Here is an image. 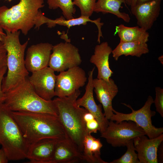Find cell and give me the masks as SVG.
Wrapping results in <instances>:
<instances>
[{
    "label": "cell",
    "mask_w": 163,
    "mask_h": 163,
    "mask_svg": "<svg viewBox=\"0 0 163 163\" xmlns=\"http://www.w3.org/2000/svg\"><path fill=\"white\" fill-rule=\"evenodd\" d=\"M48 7L50 9L59 8L64 18L69 20L74 18L76 9L72 0H47Z\"/></svg>",
    "instance_id": "obj_24"
},
{
    "label": "cell",
    "mask_w": 163,
    "mask_h": 163,
    "mask_svg": "<svg viewBox=\"0 0 163 163\" xmlns=\"http://www.w3.org/2000/svg\"><path fill=\"white\" fill-rule=\"evenodd\" d=\"M146 133L140 127L131 121H123L118 123L110 120L101 137L114 147L126 146L129 141Z\"/></svg>",
    "instance_id": "obj_8"
},
{
    "label": "cell",
    "mask_w": 163,
    "mask_h": 163,
    "mask_svg": "<svg viewBox=\"0 0 163 163\" xmlns=\"http://www.w3.org/2000/svg\"><path fill=\"white\" fill-rule=\"evenodd\" d=\"M83 160V154L68 138L58 140L47 163H74Z\"/></svg>",
    "instance_id": "obj_17"
},
{
    "label": "cell",
    "mask_w": 163,
    "mask_h": 163,
    "mask_svg": "<svg viewBox=\"0 0 163 163\" xmlns=\"http://www.w3.org/2000/svg\"><path fill=\"white\" fill-rule=\"evenodd\" d=\"M112 50L107 42L95 46L94 54L91 56L90 61L97 68V78L108 81L113 73L110 68L109 63V56Z\"/></svg>",
    "instance_id": "obj_18"
},
{
    "label": "cell",
    "mask_w": 163,
    "mask_h": 163,
    "mask_svg": "<svg viewBox=\"0 0 163 163\" xmlns=\"http://www.w3.org/2000/svg\"><path fill=\"white\" fill-rule=\"evenodd\" d=\"M12 114L30 146L43 139L59 140L68 138L57 116L20 111H12Z\"/></svg>",
    "instance_id": "obj_1"
},
{
    "label": "cell",
    "mask_w": 163,
    "mask_h": 163,
    "mask_svg": "<svg viewBox=\"0 0 163 163\" xmlns=\"http://www.w3.org/2000/svg\"><path fill=\"white\" fill-rule=\"evenodd\" d=\"M7 70V67L4 68L0 73V102H3L5 97V94L2 88V83L4 75Z\"/></svg>",
    "instance_id": "obj_30"
},
{
    "label": "cell",
    "mask_w": 163,
    "mask_h": 163,
    "mask_svg": "<svg viewBox=\"0 0 163 163\" xmlns=\"http://www.w3.org/2000/svg\"><path fill=\"white\" fill-rule=\"evenodd\" d=\"M94 69V67L89 71L88 82L85 87V93L82 97L77 99L76 103L78 106L84 107L94 116L99 123L100 132L102 133L105 130L109 121L105 118L102 112L101 105H97L94 98L93 80Z\"/></svg>",
    "instance_id": "obj_13"
},
{
    "label": "cell",
    "mask_w": 163,
    "mask_h": 163,
    "mask_svg": "<svg viewBox=\"0 0 163 163\" xmlns=\"http://www.w3.org/2000/svg\"><path fill=\"white\" fill-rule=\"evenodd\" d=\"M96 0H73L74 5L80 9L81 15L90 17L94 12Z\"/></svg>",
    "instance_id": "obj_26"
},
{
    "label": "cell",
    "mask_w": 163,
    "mask_h": 163,
    "mask_svg": "<svg viewBox=\"0 0 163 163\" xmlns=\"http://www.w3.org/2000/svg\"><path fill=\"white\" fill-rule=\"evenodd\" d=\"M5 32L6 34L2 41L7 53L8 71L2 83V88L5 93L24 82L29 75L24 59L29 39L21 44L19 39L20 31L13 33Z\"/></svg>",
    "instance_id": "obj_3"
},
{
    "label": "cell",
    "mask_w": 163,
    "mask_h": 163,
    "mask_svg": "<svg viewBox=\"0 0 163 163\" xmlns=\"http://www.w3.org/2000/svg\"><path fill=\"white\" fill-rule=\"evenodd\" d=\"M123 3L125 4L124 0H97L96 2L94 12L97 13L101 12L104 14H111L128 23L130 20L129 14L121 12L120 10Z\"/></svg>",
    "instance_id": "obj_23"
},
{
    "label": "cell",
    "mask_w": 163,
    "mask_h": 163,
    "mask_svg": "<svg viewBox=\"0 0 163 163\" xmlns=\"http://www.w3.org/2000/svg\"><path fill=\"white\" fill-rule=\"evenodd\" d=\"M154 100L151 96H148L143 106L137 110H134L129 104L123 103L131 110V113H124L113 109V113L110 120L116 121L117 123L123 121H133L143 129L149 138H155L163 133V128H157L152 124V117L156 113L155 111L151 109Z\"/></svg>",
    "instance_id": "obj_7"
},
{
    "label": "cell",
    "mask_w": 163,
    "mask_h": 163,
    "mask_svg": "<svg viewBox=\"0 0 163 163\" xmlns=\"http://www.w3.org/2000/svg\"><path fill=\"white\" fill-rule=\"evenodd\" d=\"M4 30L0 25V41H2L3 37L6 34L4 32Z\"/></svg>",
    "instance_id": "obj_34"
},
{
    "label": "cell",
    "mask_w": 163,
    "mask_h": 163,
    "mask_svg": "<svg viewBox=\"0 0 163 163\" xmlns=\"http://www.w3.org/2000/svg\"><path fill=\"white\" fill-rule=\"evenodd\" d=\"M44 0H20L17 4L8 8L0 7V25L5 31H21L26 35L35 25L40 8L44 6Z\"/></svg>",
    "instance_id": "obj_4"
},
{
    "label": "cell",
    "mask_w": 163,
    "mask_h": 163,
    "mask_svg": "<svg viewBox=\"0 0 163 163\" xmlns=\"http://www.w3.org/2000/svg\"><path fill=\"white\" fill-rule=\"evenodd\" d=\"M5 94L3 102L12 111L42 113L58 115L53 100H45L37 94L28 78Z\"/></svg>",
    "instance_id": "obj_5"
},
{
    "label": "cell",
    "mask_w": 163,
    "mask_h": 163,
    "mask_svg": "<svg viewBox=\"0 0 163 163\" xmlns=\"http://www.w3.org/2000/svg\"><path fill=\"white\" fill-rule=\"evenodd\" d=\"M93 83L97 98L103 107L104 115L107 120H110L113 113L112 100L118 92V87L110 78L108 81L93 79Z\"/></svg>",
    "instance_id": "obj_12"
},
{
    "label": "cell",
    "mask_w": 163,
    "mask_h": 163,
    "mask_svg": "<svg viewBox=\"0 0 163 163\" xmlns=\"http://www.w3.org/2000/svg\"><path fill=\"white\" fill-rule=\"evenodd\" d=\"M58 140L53 139H41L29 146L26 158L30 163H47L54 153Z\"/></svg>",
    "instance_id": "obj_19"
},
{
    "label": "cell",
    "mask_w": 163,
    "mask_h": 163,
    "mask_svg": "<svg viewBox=\"0 0 163 163\" xmlns=\"http://www.w3.org/2000/svg\"><path fill=\"white\" fill-rule=\"evenodd\" d=\"M48 67L60 72L76 66L82 62L78 49L70 42H61L53 46Z\"/></svg>",
    "instance_id": "obj_9"
},
{
    "label": "cell",
    "mask_w": 163,
    "mask_h": 163,
    "mask_svg": "<svg viewBox=\"0 0 163 163\" xmlns=\"http://www.w3.org/2000/svg\"><path fill=\"white\" fill-rule=\"evenodd\" d=\"M158 59L160 62L163 65V55L159 56L158 58Z\"/></svg>",
    "instance_id": "obj_36"
},
{
    "label": "cell",
    "mask_w": 163,
    "mask_h": 163,
    "mask_svg": "<svg viewBox=\"0 0 163 163\" xmlns=\"http://www.w3.org/2000/svg\"><path fill=\"white\" fill-rule=\"evenodd\" d=\"M162 0H153L130 6L139 26L146 31L150 29L159 17Z\"/></svg>",
    "instance_id": "obj_15"
},
{
    "label": "cell",
    "mask_w": 163,
    "mask_h": 163,
    "mask_svg": "<svg viewBox=\"0 0 163 163\" xmlns=\"http://www.w3.org/2000/svg\"><path fill=\"white\" fill-rule=\"evenodd\" d=\"M163 148L162 142L159 146L157 151L158 153V154L157 155L158 161L159 160L158 162L160 163L163 162Z\"/></svg>",
    "instance_id": "obj_32"
},
{
    "label": "cell",
    "mask_w": 163,
    "mask_h": 163,
    "mask_svg": "<svg viewBox=\"0 0 163 163\" xmlns=\"http://www.w3.org/2000/svg\"><path fill=\"white\" fill-rule=\"evenodd\" d=\"M126 146L127 149L125 154L119 158L110 163H139L137 153L136 152L133 139L128 142Z\"/></svg>",
    "instance_id": "obj_25"
},
{
    "label": "cell",
    "mask_w": 163,
    "mask_h": 163,
    "mask_svg": "<svg viewBox=\"0 0 163 163\" xmlns=\"http://www.w3.org/2000/svg\"><path fill=\"white\" fill-rule=\"evenodd\" d=\"M83 118L88 133H96L98 131H100L98 122L94 116L86 110L83 114Z\"/></svg>",
    "instance_id": "obj_27"
},
{
    "label": "cell",
    "mask_w": 163,
    "mask_h": 163,
    "mask_svg": "<svg viewBox=\"0 0 163 163\" xmlns=\"http://www.w3.org/2000/svg\"><path fill=\"white\" fill-rule=\"evenodd\" d=\"M87 79L85 71L79 66L60 72L56 76L55 96L62 97L71 95L83 87Z\"/></svg>",
    "instance_id": "obj_10"
},
{
    "label": "cell",
    "mask_w": 163,
    "mask_h": 163,
    "mask_svg": "<svg viewBox=\"0 0 163 163\" xmlns=\"http://www.w3.org/2000/svg\"><path fill=\"white\" fill-rule=\"evenodd\" d=\"M56 76L55 71L48 66L32 72L28 80L37 94L43 99L50 101L55 96Z\"/></svg>",
    "instance_id": "obj_11"
},
{
    "label": "cell",
    "mask_w": 163,
    "mask_h": 163,
    "mask_svg": "<svg viewBox=\"0 0 163 163\" xmlns=\"http://www.w3.org/2000/svg\"><path fill=\"white\" fill-rule=\"evenodd\" d=\"M155 98L154 103L156 111L163 117V89L157 87L155 88Z\"/></svg>",
    "instance_id": "obj_28"
},
{
    "label": "cell",
    "mask_w": 163,
    "mask_h": 163,
    "mask_svg": "<svg viewBox=\"0 0 163 163\" xmlns=\"http://www.w3.org/2000/svg\"><path fill=\"white\" fill-rule=\"evenodd\" d=\"M53 46L48 43H41L28 47L25 59L28 72L32 73L48 66Z\"/></svg>",
    "instance_id": "obj_14"
},
{
    "label": "cell",
    "mask_w": 163,
    "mask_h": 163,
    "mask_svg": "<svg viewBox=\"0 0 163 163\" xmlns=\"http://www.w3.org/2000/svg\"><path fill=\"white\" fill-rule=\"evenodd\" d=\"M103 146L99 139L88 134L83 141L84 161L90 163H108L101 157V149Z\"/></svg>",
    "instance_id": "obj_21"
},
{
    "label": "cell",
    "mask_w": 163,
    "mask_h": 163,
    "mask_svg": "<svg viewBox=\"0 0 163 163\" xmlns=\"http://www.w3.org/2000/svg\"><path fill=\"white\" fill-rule=\"evenodd\" d=\"M115 34L118 35L120 41L123 42L137 41L147 43L149 37L147 31L138 26L128 27L123 24L116 26Z\"/></svg>",
    "instance_id": "obj_22"
},
{
    "label": "cell",
    "mask_w": 163,
    "mask_h": 163,
    "mask_svg": "<svg viewBox=\"0 0 163 163\" xmlns=\"http://www.w3.org/2000/svg\"><path fill=\"white\" fill-rule=\"evenodd\" d=\"M0 145L11 161L26 158L30 146L12 111L3 102H0Z\"/></svg>",
    "instance_id": "obj_6"
},
{
    "label": "cell",
    "mask_w": 163,
    "mask_h": 163,
    "mask_svg": "<svg viewBox=\"0 0 163 163\" xmlns=\"http://www.w3.org/2000/svg\"><path fill=\"white\" fill-rule=\"evenodd\" d=\"M5 0L8 1H9V2H11L12 0Z\"/></svg>",
    "instance_id": "obj_37"
},
{
    "label": "cell",
    "mask_w": 163,
    "mask_h": 163,
    "mask_svg": "<svg viewBox=\"0 0 163 163\" xmlns=\"http://www.w3.org/2000/svg\"><path fill=\"white\" fill-rule=\"evenodd\" d=\"M149 50L147 43L137 41L120 42L115 48L112 50V56L116 61L122 55L140 57L142 55L149 52Z\"/></svg>",
    "instance_id": "obj_20"
},
{
    "label": "cell",
    "mask_w": 163,
    "mask_h": 163,
    "mask_svg": "<svg viewBox=\"0 0 163 163\" xmlns=\"http://www.w3.org/2000/svg\"><path fill=\"white\" fill-rule=\"evenodd\" d=\"M80 93L78 89L69 96L57 97L53 100L57 109V116L68 138L83 154V141L88 133L83 118L86 109L78 106L76 103Z\"/></svg>",
    "instance_id": "obj_2"
},
{
    "label": "cell",
    "mask_w": 163,
    "mask_h": 163,
    "mask_svg": "<svg viewBox=\"0 0 163 163\" xmlns=\"http://www.w3.org/2000/svg\"><path fill=\"white\" fill-rule=\"evenodd\" d=\"M9 160L4 149H0V163H7Z\"/></svg>",
    "instance_id": "obj_31"
},
{
    "label": "cell",
    "mask_w": 163,
    "mask_h": 163,
    "mask_svg": "<svg viewBox=\"0 0 163 163\" xmlns=\"http://www.w3.org/2000/svg\"><path fill=\"white\" fill-rule=\"evenodd\" d=\"M125 4L131 6L135 5L137 3V0H124Z\"/></svg>",
    "instance_id": "obj_33"
},
{
    "label": "cell",
    "mask_w": 163,
    "mask_h": 163,
    "mask_svg": "<svg viewBox=\"0 0 163 163\" xmlns=\"http://www.w3.org/2000/svg\"><path fill=\"white\" fill-rule=\"evenodd\" d=\"M152 0H137L136 4H140L145 2L150 1Z\"/></svg>",
    "instance_id": "obj_35"
},
{
    "label": "cell",
    "mask_w": 163,
    "mask_h": 163,
    "mask_svg": "<svg viewBox=\"0 0 163 163\" xmlns=\"http://www.w3.org/2000/svg\"><path fill=\"white\" fill-rule=\"evenodd\" d=\"M145 135L133 139L139 163H158V149L163 141V134L152 139L148 138Z\"/></svg>",
    "instance_id": "obj_16"
},
{
    "label": "cell",
    "mask_w": 163,
    "mask_h": 163,
    "mask_svg": "<svg viewBox=\"0 0 163 163\" xmlns=\"http://www.w3.org/2000/svg\"><path fill=\"white\" fill-rule=\"evenodd\" d=\"M7 53L4 45L0 41V73L2 70L7 66Z\"/></svg>",
    "instance_id": "obj_29"
}]
</instances>
